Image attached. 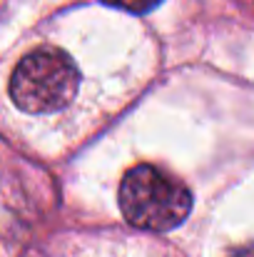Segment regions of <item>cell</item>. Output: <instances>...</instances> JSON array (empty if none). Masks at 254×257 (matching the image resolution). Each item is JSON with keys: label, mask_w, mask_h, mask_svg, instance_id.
<instances>
[{"label": "cell", "mask_w": 254, "mask_h": 257, "mask_svg": "<svg viewBox=\"0 0 254 257\" xmlns=\"http://www.w3.org/2000/svg\"><path fill=\"white\" fill-rule=\"evenodd\" d=\"M234 257H254V245H252V247H244V250H239V252H234Z\"/></svg>", "instance_id": "4"}, {"label": "cell", "mask_w": 254, "mask_h": 257, "mask_svg": "<svg viewBox=\"0 0 254 257\" xmlns=\"http://www.w3.org/2000/svg\"><path fill=\"white\" fill-rule=\"evenodd\" d=\"M102 3H105V5H110V8H120V10H127V13L142 15V13L155 10L162 0H102Z\"/></svg>", "instance_id": "3"}, {"label": "cell", "mask_w": 254, "mask_h": 257, "mask_svg": "<svg viewBox=\"0 0 254 257\" xmlns=\"http://www.w3.org/2000/svg\"><path fill=\"white\" fill-rule=\"evenodd\" d=\"M120 210L132 227L167 232L192 210L189 187L155 165H135L120 182Z\"/></svg>", "instance_id": "1"}, {"label": "cell", "mask_w": 254, "mask_h": 257, "mask_svg": "<svg viewBox=\"0 0 254 257\" xmlns=\"http://www.w3.org/2000/svg\"><path fill=\"white\" fill-rule=\"evenodd\" d=\"M78 85L80 73L68 53L58 48H38L15 65L10 78V97L30 115H48L68 107Z\"/></svg>", "instance_id": "2"}]
</instances>
